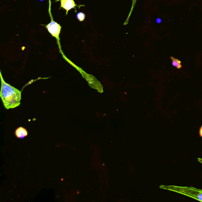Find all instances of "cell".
<instances>
[{"label": "cell", "mask_w": 202, "mask_h": 202, "mask_svg": "<svg viewBox=\"0 0 202 202\" xmlns=\"http://www.w3.org/2000/svg\"><path fill=\"white\" fill-rule=\"evenodd\" d=\"M1 87L0 96L5 108L13 109L20 104L21 91L5 82L0 71Z\"/></svg>", "instance_id": "1"}, {"label": "cell", "mask_w": 202, "mask_h": 202, "mask_svg": "<svg viewBox=\"0 0 202 202\" xmlns=\"http://www.w3.org/2000/svg\"><path fill=\"white\" fill-rule=\"evenodd\" d=\"M160 188L202 202V189H198L192 186H180L174 185H161Z\"/></svg>", "instance_id": "2"}, {"label": "cell", "mask_w": 202, "mask_h": 202, "mask_svg": "<svg viewBox=\"0 0 202 202\" xmlns=\"http://www.w3.org/2000/svg\"><path fill=\"white\" fill-rule=\"evenodd\" d=\"M51 1L49 0V14L51 17V21L50 23L47 25H46V28L47 29L49 32L53 36L56 38L57 40L58 44L60 50L61 51V44L60 42L59 35L61 32V27L59 24L54 21L53 17L51 13Z\"/></svg>", "instance_id": "3"}, {"label": "cell", "mask_w": 202, "mask_h": 202, "mask_svg": "<svg viewBox=\"0 0 202 202\" xmlns=\"http://www.w3.org/2000/svg\"><path fill=\"white\" fill-rule=\"evenodd\" d=\"M61 2V6L60 9L63 8L66 10V15H67L68 11L71 9L75 8L76 6L78 7L75 4L74 0H60Z\"/></svg>", "instance_id": "4"}, {"label": "cell", "mask_w": 202, "mask_h": 202, "mask_svg": "<svg viewBox=\"0 0 202 202\" xmlns=\"http://www.w3.org/2000/svg\"><path fill=\"white\" fill-rule=\"evenodd\" d=\"M28 135V132L25 128L20 127L15 131V135L18 138L23 139Z\"/></svg>", "instance_id": "5"}, {"label": "cell", "mask_w": 202, "mask_h": 202, "mask_svg": "<svg viewBox=\"0 0 202 202\" xmlns=\"http://www.w3.org/2000/svg\"><path fill=\"white\" fill-rule=\"evenodd\" d=\"M170 59L172 60V64L173 66H174L178 69H181L182 67L181 65V62L178 59H176L175 58L171 56Z\"/></svg>", "instance_id": "6"}, {"label": "cell", "mask_w": 202, "mask_h": 202, "mask_svg": "<svg viewBox=\"0 0 202 202\" xmlns=\"http://www.w3.org/2000/svg\"><path fill=\"white\" fill-rule=\"evenodd\" d=\"M136 1L137 0H132V7H131V11H130V14H129L128 16V18H127L126 20L125 21V23H124V25H125V26L127 25L128 24V23L129 18H130V16H131V13H132L133 9H134V7H135V3H136Z\"/></svg>", "instance_id": "7"}, {"label": "cell", "mask_w": 202, "mask_h": 202, "mask_svg": "<svg viewBox=\"0 0 202 202\" xmlns=\"http://www.w3.org/2000/svg\"><path fill=\"white\" fill-rule=\"evenodd\" d=\"M85 14L82 12H79L77 14V18L80 21H83L85 19Z\"/></svg>", "instance_id": "8"}, {"label": "cell", "mask_w": 202, "mask_h": 202, "mask_svg": "<svg viewBox=\"0 0 202 202\" xmlns=\"http://www.w3.org/2000/svg\"><path fill=\"white\" fill-rule=\"evenodd\" d=\"M162 21V20L160 18H158L156 20V22L157 23L160 24L161 23Z\"/></svg>", "instance_id": "9"}, {"label": "cell", "mask_w": 202, "mask_h": 202, "mask_svg": "<svg viewBox=\"0 0 202 202\" xmlns=\"http://www.w3.org/2000/svg\"><path fill=\"white\" fill-rule=\"evenodd\" d=\"M199 135L200 137H202V125L200 127V130H199Z\"/></svg>", "instance_id": "10"}, {"label": "cell", "mask_w": 202, "mask_h": 202, "mask_svg": "<svg viewBox=\"0 0 202 202\" xmlns=\"http://www.w3.org/2000/svg\"><path fill=\"white\" fill-rule=\"evenodd\" d=\"M197 160L198 161L202 164V158H198Z\"/></svg>", "instance_id": "11"}, {"label": "cell", "mask_w": 202, "mask_h": 202, "mask_svg": "<svg viewBox=\"0 0 202 202\" xmlns=\"http://www.w3.org/2000/svg\"><path fill=\"white\" fill-rule=\"evenodd\" d=\"M40 1H44V0H40Z\"/></svg>", "instance_id": "12"}]
</instances>
